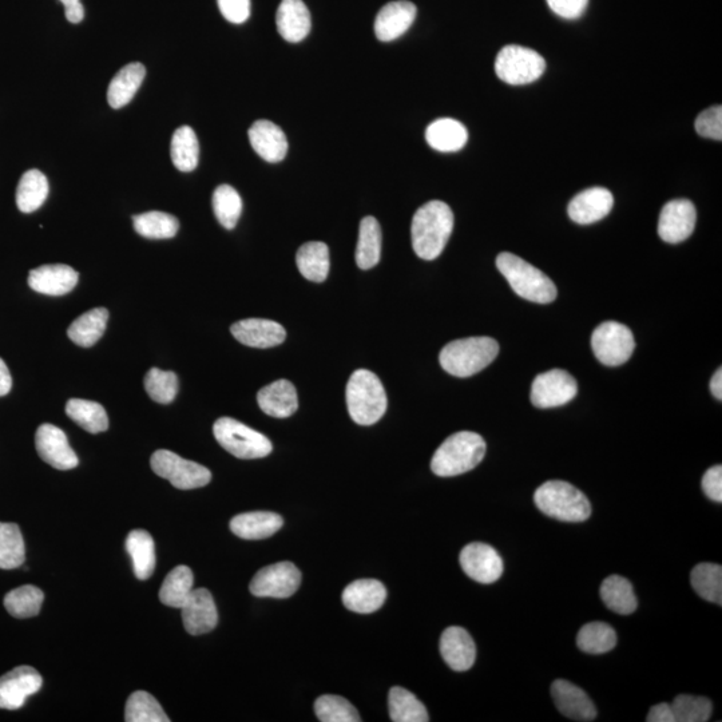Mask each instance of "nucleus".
Instances as JSON below:
<instances>
[{
  "mask_svg": "<svg viewBox=\"0 0 722 722\" xmlns=\"http://www.w3.org/2000/svg\"><path fill=\"white\" fill-rule=\"evenodd\" d=\"M454 229V213L443 201H430L412 218V248L420 259H438Z\"/></svg>",
  "mask_w": 722,
  "mask_h": 722,
  "instance_id": "nucleus-1",
  "label": "nucleus"
},
{
  "mask_svg": "<svg viewBox=\"0 0 722 722\" xmlns=\"http://www.w3.org/2000/svg\"><path fill=\"white\" fill-rule=\"evenodd\" d=\"M499 353L497 340L491 337H468L451 341L440 352L443 370L456 378H468L489 367Z\"/></svg>",
  "mask_w": 722,
  "mask_h": 722,
  "instance_id": "nucleus-2",
  "label": "nucleus"
},
{
  "mask_svg": "<svg viewBox=\"0 0 722 722\" xmlns=\"http://www.w3.org/2000/svg\"><path fill=\"white\" fill-rule=\"evenodd\" d=\"M486 455V442L475 432L462 431L444 440L436 450L431 470L442 478H450L474 470Z\"/></svg>",
  "mask_w": 722,
  "mask_h": 722,
  "instance_id": "nucleus-3",
  "label": "nucleus"
},
{
  "mask_svg": "<svg viewBox=\"0 0 722 722\" xmlns=\"http://www.w3.org/2000/svg\"><path fill=\"white\" fill-rule=\"evenodd\" d=\"M347 407L353 422L360 426H372L383 418L387 411V395L374 372H353L347 384Z\"/></svg>",
  "mask_w": 722,
  "mask_h": 722,
  "instance_id": "nucleus-4",
  "label": "nucleus"
},
{
  "mask_svg": "<svg viewBox=\"0 0 722 722\" xmlns=\"http://www.w3.org/2000/svg\"><path fill=\"white\" fill-rule=\"evenodd\" d=\"M497 267L522 299L537 304H550L557 299L558 291L553 281L521 257L503 252L497 257Z\"/></svg>",
  "mask_w": 722,
  "mask_h": 722,
  "instance_id": "nucleus-5",
  "label": "nucleus"
},
{
  "mask_svg": "<svg viewBox=\"0 0 722 722\" xmlns=\"http://www.w3.org/2000/svg\"><path fill=\"white\" fill-rule=\"evenodd\" d=\"M534 502L547 517L561 522H585L591 515L586 495L563 480H550L539 487L535 491Z\"/></svg>",
  "mask_w": 722,
  "mask_h": 722,
  "instance_id": "nucleus-6",
  "label": "nucleus"
},
{
  "mask_svg": "<svg viewBox=\"0 0 722 722\" xmlns=\"http://www.w3.org/2000/svg\"><path fill=\"white\" fill-rule=\"evenodd\" d=\"M214 438L229 454L238 459H260L271 454L267 436L232 418L218 419L213 426Z\"/></svg>",
  "mask_w": 722,
  "mask_h": 722,
  "instance_id": "nucleus-7",
  "label": "nucleus"
},
{
  "mask_svg": "<svg viewBox=\"0 0 722 722\" xmlns=\"http://www.w3.org/2000/svg\"><path fill=\"white\" fill-rule=\"evenodd\" d=\"M546 61L537 51L522 46H506L499 51L495 61L498 78L513 86L527 85L541 78Z\"/></svg>",
  "mask_w": 722,
  "mask_h": 722,
  "instance_id": "nucleus-8",
  "label": "nucleus"
},
{
  "mask_svg": "<svg viewBox=\"0 0 722 722\" xmlns=\"http://www.w3.org/2000/svg\"><path fill=\"white\" fill-rule=\"evenodd\" d=\"M152 470L161 478L168 479L178 490L200 489L209 485L212 472L192 460H186L168 450L154 452Z\"/></svg>",
  "mask_w": 722,
  "mask_h": 722,
  "instance_id": "nucleus-9",
  "label": "nucleus"
},
{
  "mask_svg": "<svg viewBox=\"0 0 722 722\" xmlns=\"http://www.w3.org/2000/svg\"><path fill=\"white\" fill-rule=\"evenodd\" d=\"M591 347L602 364L618 367L632 357L636 341L626 325L617 321H606L593 332Z\"/></svg>",
  "mask_w": 722,
  "mask_h": 722,
  "instance_id": "nucleus-10",
  "label": "nucleus"
},
{
  "mask_svg": "<svg viewBox=\"0 0 722 722\" xmlns=\"http://www.w3.org/2000/svg\"><path fill=\"white\" fill-rule=\"evenodd\" d=\"M301 583V573L291 562L264 567L252 579L251 593L260 598H289Z\"/></svg>",
  "mask_w": 722,
  "mask_h": 722,
  "instance_id": "nucleus-11",
  "label": "nucleus"
},
{
  "mask_svg": "<svg viewBox=\"0 0 722 722\" xmlns=\"http://www.w3.org/2000/svg\"><path fill=\"white\" fill-rule=\"evenodd\" d=\"M578 394V384L569 372L551 370L535 378L531 403L538 408H555L570 403Z\"/></svg>",
  "mask_w": 722,
  "mask_h": 722,
  "instance_id": "nucleus-12",
  "label": "nucleus"
},
{
  "mask_svg": "<svg viewBox=\"0 0 722 722\" xmlns=\"http://www.w3.org/2000/svg\"><path fill=\"white\" fill-rule=\"evenodd\" d=\"M42 676L31 666H18L0 677V709L17 710L41 690Z\"/></svg>",
  "mask_w": 722,
  "mask_h": 722,
  "instance_id": "nucleus-13",
  "label": "nucleus"
},
{
  "mask_svg": "<svg viewBox=\"0 0 722 722\" xmlns=\"http://www.w3.org/2000/svg\"><path fill=\"white\" fill-rule=\"evenodd\" d=\"M464 573L479 583L497 582L503 574V561L498 551L485 543H470L459 557Z\"/></svg>",
  "mask_w": 722,
  "mask_h": 722,
  "instance_id": "nucleus-14",
  "label": "nucleus"
},
{
  "mask_svg": "<svg viewBox=\"0 0 722 722\" xmlns=\"http://www.w3.org/2000/svg\"><path fill=\"white\" fill-rule=\"evenodd\" d=\"M696 221L697 212L692 201H669L661 210L658 234L665 243H682L692 236Z\"/></svg>",
  "mask_w": 722,
  "mask_h": 722,
  "instance_id": "nucleus-15",
  "label": "nucleus"
},
{
  "mask_svg": "<svg viewBox=\"0 0 722 722\" xmlns=\"http://www.w3.org/2000/svg\"><path fill=\"white\" fill-rule=\"evenodd\" d=\"M35 446L39 456L57 470H73L78 466V456L70 447L65 432L53 424H42L38 428Z\"/></svg>",
  "mask_w": 722,
  "mask_h": 722,
  "instance_id": "nucleus-16",
  "label": "nucleus"
},
{
  "mask_svg": "<svg viewBox=\"0 0 722 722\" xmlns=\"http://www.w3.org/2000/svg\"><path fill=\"white\" fill-rule=\"evenodd\" d=\"M181 610L186 632L192 636L212 632L217 626V608L209 590L193 589Z\"/></svg>",
  "mask_w": 722,
  "mask_h": 722,
  "instance_id": "nucleus-17",
  "label": "nucleus"
},
{
  "mask_svg": "<svg viewBox=\"0 0 722 722\" xmlns=\"http://www.w3.org/2000/svg\"><path fill=\"white\" fill-rule=\"evenodd\" d=\"M232 335L241 344L252 348H272L284 343L287 332L283 325L267 319H245L237 321L230 328Z\"/></svg>",
  "mask_w": 722,
  "mask_h": 722,
  "instance_id": "nucleus-18",
  "label": "nucleus"
},
{
  "mask_svg": "<svg viewBox=\"0 0 722 722\" xmlns=\"http://www.w3.org/2000/svg\"><path fill=\"white\" fill-rule=\"evenodd\" d=\"M614 205L613 194L605 188L583 190L571 200L567 212L571 220L579 225L594 224L604 220Z\"/></svg>",
  "mask_w": 722,
  "mask_h": 722,
  "instance_id": "nucleus-19",
  "label": "nucleus"
},
{
  "mask_svg": "<svg viewBox=\"0 0 722 722\" xmlns=\"http://www.w3.org/2000/svg\"><path fill=\"white\" fill-rule=\"evenodd\" d=\"M551 696L559 712L575 721H593L597 708L585 690L569 681L557 680L551 686Z\"/></svg>",
  "mask_w": 722,
  "mask_h": 722,
  "instance_id": "nucleus-20",
  "label": "nucleus"
},
{
  "mask_svg": "<svg viewBox=\"0 0 722 722\" xmlns=\"http://www.w3.org/2000/svg\"><path fill=\"white\" fill-rule=\"evenodd\" d=\"M416 13V6L408 0L388 3L375 19L376 37L382 42H391L402 37L415 22Z\"/></svg>",
  "mask_w": 722,
  "mask_h": 722,
  "instance_id": "nucleus-21",
  "label": "nucleus"
},
{
  "mask_svg": "<svg viewBox=\"0 0 722 722\" xmlns=\"http://www.w3.org/2000/svg\"><path fill=\"white\" fill-rule=\"evenodd\" d=\"M79 275L65 264L42 265L29 273V285L33 291L47 296H63L78 284Z\"/></svg>",
  "mask_w": 722,
  "mask_h": 722,
  "instance_id": "nucleus-22",
  "label": "nucleus"
},
{
  "mask_svg": "<svg viewBox=\"0 0 722 722\" xmlns=\"http://www.w3.org/2000/svg\"><path fill=\"white\" fill-rule=\"evenodd\" d=\"M440 653L443 660L455 672H467L476 658V646L467 630L451 626L440 638Z\"/></svg>",
  "mask_w": 722,
  "mask_h": 722,
  "instance_id": "nucleus-23",
  "label": "nucleus"
},
{
  "mask_svg": "<svg viewBox=\"0 0 722 722\" xmlns=\"http://www.w3.org/2000/svg\"><path fill=\"white\" fill-rule=\"evenodd\" d=\"M253 150L263 160L277 164L284 160L288 153V140L283 130L271 121H256L248 132Z\"/></svg>",
  "mask_w": 722,
  "mask_h": 722,
  "instance_id": "nucleus-24",
  "label": "nucleus"
},
{
  "mask_svg": "<svg viewBox=\"0 0 722 722\" xmlns=\"http://www.w3.org/2000/svg\"><path fill=\"white\" fill-rule=\"evenodd\" d=\"M277 30L287 42L304 41L311 33V14L303 0H281L276 14Z\"/></svg>",
  "mask_w": 722,
  "mask_h": 722,
  "instance_id": "nucleus-25",
  "label": "nucleus"
},
{
  "mask_svg": "<svg viewBox=\"0 0 722 722\" xmlns=\"http://www.w3.org/2000/svg\"><path fill=\"white\" fill-rule=\"evenodd\" d=\"M387 590L376 579H360L352 582L343 591V604L351 612L370 614L384 605Z\"/></svg>",
  "mask_w": 722,
  "mask_h": 722,
  "instance_id": "nucleus-26",
  "label": "nucleus"
},
{
  "mask_svg": "<svg viewBox=\"0 0 722 722\" xmlns=\"http://www.w3.org/2000/svg\"><path fill=\"white\" fill-rule=\"evenodd\" d=\"M257 402L265 414L272 418H289L299 408L295 386L289 380H277L257 394Z\"/></svg>",
  "mask_w": 722,
  "mask_h": 722,
  "instance_id": "nucleus-27",
  "label": "nucleus"
},
{
  "mask_svg": "<svg viewBox=\"0 0 722 722\" xmlns=\"http://www.w3.org/2000/svg\"><path fill=\"white\" fill-rule=\"evenodd\" d=\"M284 525V519L279 514L268 511H255L237 515L230 521V530L234 535L249 541L265 539L275 535Z\"/></svg>",
  "mask_w": 722,
  "mask_h": 722,
  "instance_id": "nucleus-28",
  "label": "nucleus"
},
{
  "mask_svg": "<svg viewBox=\"0 0 722 722\" xmlns=\"http://www.w3.org/2000/svg\"><path fill=\"white\" fill-rule=\"evenodd\" d=\"M146 77L145 66L140 62L130 63L122 67L117 75L111 79L107 90V101L113 109H121L128 105L137 94Z\"/></svg>",
  "mask_w": 722,
  "mask_h": 722,
  "instance_id": "nucleus-29",
  "label": "nucleus"
},
{
  "mask_svg": "<svg viewBox=\"0 0 722 722\" xmlns=\"http://www.w3.org/2000/svg\"><path fill=\"white\" fill-rule=\"evenodd\" d=\"M426 140L438 152L455 153L466 146L468 132L456 119L440 118L428 126Z\"/></svg>",
  "mask_w": 722,
  "mask_h": 722,
  "instance_id": "nucleus-30",
  "label": "nucleus"
},
{
  "mask_svg": "<svg viewBox=\"0 0 722 722\" xmlns=\"http://www.w3.org/2000/svg\"><path fill=\"white\" fill-rule=\"evenodd\" d=\"M126 551L132 558L134 574L141 581L152 577L156 570V545L145 530H134L126 538Z\"/></svg>",
  "mask_w": 722,
  "mask_h": 722,
  "instance_id": "nucleus-31",
  "label": "nucleus"
},
{
  "mask_svg": "<svg viewBox=\"0 0 722 722\" xmlns=\"http://www.w3.org/2000/svg\"><path fill=\"white\" fill-rule=\"evenodd\" d=\"M382 256V228L375 217L368 216L360 222L359 241L356 248V264L360 269H371L379 264Z\"/></svg>",
  "mask_w": 722,
  "mask_h": 722,
  "instance_id": "nucleus-32",
  "label": "nucleus"
},
{
  "mask_svg": "<svg viewBox=\"0 0 722 722\" xmlns=\"http://www.w3.org/2000/svg\"><path fill=\"white\" fill-rule=\"evenodd\" d=\"M107 320H109V311L106 308L91 309L70 325L67 336L79 347H93L105 333Z\"/></svg>",
  "mask_w": 722,
  "mask_h": 722,
  "instance_id": "nucleus-33",
  "label": "nucleus"
},
{
  "mask_svg": "<svg viewBox=\"0 0 722 722\" xmlns=\"http://www.w3.org/2000/svg\"><path fill=\"white\" fill-rule=\"evenodd\" d=\"M601 598L610 610L622 616L636 612L638 606L632 583L621 575H610L602 582Z\"/></svg>",
  "mask_w": 722,
  "mask_h": 722,
  "instance_id": "nucleus-34",
  "label": "nucleus"
},
{
  "mask_svg": "<svg viewBox=\"0 0 722 722\" xmlns=\"http://www.w3.org/2000/svg\"><path fill=\"white\" fill-rule=\"evenodd\" d=\"M296 263L305 279L313 283H323L329 273V249L320 241L304 244L297 251Z\"/></svg>",
  "mask_w": 722,
  "mask_h": 722,
  "instance_id": "nucleus-35",
  "label": "nucleus"
},
{
  "mask_svg": "<svg viewBox=\"0 0 722 722\" xmlns=\"http://www.w3.org/2000/svg\"><path fill=\"white\" fill-rule=\"evenodd\" d=\"M49 181L41 170L31 169L23 174L17 189V205L22 213L41 208L49 196Z\"/></svg>",
  "mask_w": 722,
  "mask_h": 722,
  "instance_id": "nucleus-36",
  "label": "nucleus"
},
{
  "mask_svg": "<svg viewBox=\"0 0 722 722\" xmlns=\"http://www.w3.org/2000/svg\"><path fill=\"white\" fill-rule=\"evenodd\" d=\"M170 157L180 172L189 173L197 168L200 145H198L196 133L190 126H181L174 132L172 145H170Z\"/></svg>",
  "mask_w": 722,
  "mask_h": 722,
  "instance_id": "nucleus-37",
  "label": "nucleus"
},
{
  "mask_svg": "<svg viewBox=\"0 0 722 722\" xmlns=\"http://www.w3.org/2000/svg\"><path fill=\"white\" fill-rule=\"evenodd\" d=\"M66 414L83 430L90 434H99L109 428V418L105 408L90 400L71 399L66 404Z\"/></svg>",
  "mask_w": 722,
  "mask_h": 722,
  "instance_id": "nucleus-38",
  "label": "nucleus"
},
{
  "mask_svg": "<svg viewBox=\"0 0 722 722\" xmlns=\"http://www.w3.org/2000/svg\"><path fill=\"white\" fill-rule=\"evenodd\" d=\"M193 573L188 566H177L162 583L160 599L169 608L181 609L193 591Z\"/></svg>",
  "mask_w": 722,
  "mask_h": 722,
  "instance_id": "nucleus-39",
  "label": "nucleus"
},
{
  "mask_svg": "<svg viewBox=\"0 0 722 722\" xmlns=\"http://www.w3.org/2000/svg\"><path fill=\"white\" fill-rule=\"evenodd\" d=\"M43 599H45V594L39 587L25 585L7 593L3 604L11 616L25 620V618L38 616Z\"/></svg>",
  "mask_w": 722,
  "mask_h": 722,
  "instance_id": "nucleus-40",
  "label": "nucleus"
},
{
  "mask_svg": "<svg viewBox=\"0 0 722 722\" xmlns=\"http://www.w3.org/2000/svg\"><path fill=\"white\" fill-rule=\"evenodd\" d=\"M390 704V716L394 722H427L428 717L426 706L420 702L414 694L407 689L395 686L390 690L388 697Z\"/></svg>",
  "mask_w": 722,
  "mask_h": 722,
  "instance_id": "nucleus-41",
  "label": "nucleus"
},
{
  "mask_svg": "<svg viewBox=\"0 0 722 722\" xmlns=\"http://www.w3.org/2000/svg\"><path fill=\"white\" fill-rule=\"evenodd\" d=\"M26 561V546L15 523L0 522V569L13 570Z\"/></svg>",
  "mask_w": 722,
  "mask_h": 722,
  "instance_id": "nucleus-42",
  "label": "nucleus"
},
{
  "mask_svg": "<svg viewBox=\"0 0 722 722\" xmlns=\"http://www.w3.org/2000/svg\"><path fill=\"white\" fill-rule=\"evenodd\" d=\"M133 226L140 236L150 240H166L176 236L180 222L172 214L148 212L133 217Z\"/></svg>",
  "mask_w": 722,
  "mask_h": 722,
  "instance_id": "nucleus-43",
  "label": "nucleus"
},
{
  "mask_svg": "<svg viewBox=\"0 0 722 722\" xmlns=\"http://www.w3.org/2000/svg\"><path fill=\"white\" fill-rule=\"evenodd\" d=\"M690 581L694 591L705 601L722 605V567L716 563H700L694 567Z\"/></svg>",
  "mask_w": 722,
  "mask_h": 722,
  "instance_id": "nucleus-44",
  "label": "nucleus"
},
{
  "mask_svg": "<svg viewBox=\"0 0 722 722\" xmlns=\"http://www.w3.org/2000/svg\"><path fill=\"white\" fill-rule=\"evenodd\" d=\"M577 645L585 653H608L616 648L617 634L612 626L604 622H591L579 630Z\"/></svg>",
  "mask_w": 722,
  "mask_h": 722,
  "instance_id": "nucleus-45",
  "label": "nucleus"
},
{
  "mask_svg": "<svg viewBox=\"0 0 722 722\" xmlns=\"http://www.w3.org/2000/svg\"><path fill=\"white\" fill-rule=\"evenodd\" d=\"M212 202L218 222L225 229L236 228L243 213V200L237 190L230 185H220L214 190Z\"/></svg>",
  "mask_w": 722,
  "mask_h": 722,
  "instance_id": "nucleus-46",
  "label": "nucleus"
},
{
  "mask_svg": "<svg viewBox=\"0 0 722 722\" xmlns=\"http://www.w3.org/2000/svg\"><path fill=\"white\" fill-rule=\"evenodd\" d=\"M125 720L128 722H169L160 702L148 692H136L126 702Z\"/></svg>",
  "mask_w": 722,
  "mask_h": 722,
  "instance_id": "nucleus-47",
  "label": "nucleus"
},
{
  "mask_svg": "<svg viewBox=\"0 0 722 722\" xmlns=\"http://www.w3.org/2000/svg\"><path fill=\"white\" fill-rule=\"evenodd\" d=\"M317 718L323 722H359L361 718L355 706L340 696H321L315 702Z\"/></svg>",
  "mask_w": 722,
  "mask_h": 722,
  "instance_id": "nucleus-48",
  "label": "nucleus"
},
{
  "mask_svg": "<svg viewBox=\"0 0 722 722\" xmlns=\"http://www.w3.org/2000/svg\"><path fill=\"white\" fill-rule=\"evenodd\" d=\"M672 706L676 722H705L709 721L713 712L712 701L705 697L688 696L680 694L674 698Z\"/></svg>",
  "mask_w": 722,
  "mask_h": 722,
  "instance_id": "nucleus-49",
  "label": "nucleus"
},
{
  "mask_svg": "<svg viewBox=\"0 0 722 722\" xmlns=\"http://www.w3.org/2000/svg\"><path fill=\"white\" fill-rule=\"evenodd\" d=\"M145 390L154 402L169 404L176 399L178 378L172 371H161L152 368L145 376Z\"/></svg>",
  "mask_w": 722,
  "mask_h": 722,
  "instance_id": "nucleus-50",
  "label": "nucleus"
},
{
  "mask_svg": "<svg viewBox=\"0 0 722 722\" xmlns=\"http://www.w3.org/2000/svg\"><path fill=\"white\" fill-rule=\"evenodd\" d=\"M697 133L701 137L709 138V140H722V107L713 106L710 109L702 111L694 124Z\"/></svg>",
  "mask_w": 722,
  "mask_h": 722,
  "instance_id": "nucleus-51",
  "label": "nucleus"
},
{
  "mask_svg": "<svg viewBox=\"0 0 722 722\" xmlns=\"http://www.w3.org/2000/svg\"><path fill=\"white\" fill-rule=\"evenodd\" d=\"M222 17L234 25L247 22L251 15V0H217Z\"/></svg>",
  "mask_w": 722,
  "mask_h": 722,
  "instance_id": "nucleus-52",
  "label": "nucleus"
},
{
  "mask_svg": "<svg viewBox=\"0 0 722 722\" xmlns=\"http://www.w3.org/2000/svg\"><path fill=\"white\" fill-rule=\"evenodd\" d=\"M551 11L563 19H578L587 9L589 0H547Z\"/></svg>",
  "mask_w": 722,
  "mask_h": 722,
  "instance_id": "nucleus-53",
  "label": "nucleus"
},
{
  "mask_svg": "<svg viewBox=\"0 0 722 722\" xmlns=\"http://www.w3.org/2000/svg\"><path fill=\"white\" fill-rule=\"evenodd\" d=\"M702 490L713 502H722V467L720 464L709 468L702 478Z\"/></svg>",
  "mask_w": 722,
  "mask_h": 722,
  "instance_id": "nucleus-54",
  "label": "nucleus"
},
{
  "mask_svg": "<svg viewBox=\"0 0 722 722\" xmlns=\"http://www.w3.org/2000/svg\"><path fill=\"white\" fill-rule=\"evenodd\" d=\"M65 6L67 21L70 23H81L85 18V9H83L81 0H59Z\"/></svg>",
  "mask_w": 722,
  "mask_h": 722,
  "instance_id": "nucleus-55",
  "label": "nucleus"
},
{
  "mask_svg": "<svg viewBox=\"0 0 722 722\" xmlns=\"http://www.w3.org/2000/svg\"><path fill=\"white\" fill-rule=\"evenodd\" d=\"M646 721L648 722H676L674 720V714L672 710V706L669 704H658L652 706V709H650V712L648 714V717H646Z\"/></svg>",
  "mask_w": 722,
  "mask_h": 722,
  "instance_id": "nucleus-56",
  "label": "nucleus"
},
{
  "mask_svg": "<svg viewBox=\"0 0 722 722\" xmlns=\"http://www.w3.org/2000/svg\"><path fill=\"white\" fill-rule=\"evenodd\" d=\"M13 387V379L9 367L6 366L5 361L0 359V396H6Z\"/></svg>",
  "mask_w": 722,
  "mask_h": 722,
  "instance_id": "nucleus-57",
  "label": "nucleus"
},
{
  "mask_svg": "<svg viewBox=\"0 0 722 722\" xmlns=\"http://www.w3.org/2000/svg\"><path fill=\"white\" fill-rule=\"evenodd\" d=\"M710 391H712L714 398H716L718 400H722V370H721V368H718L716 374H714L712 380H710Z\"/></svg>",
  "mask_w": 722,
  "mask_h": 722,
  "instance_id": "nucleus-58",
  "label": "nucleus"
}]
</instances>
